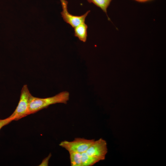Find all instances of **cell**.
Returning <instances> with one entry per match:
<instances>
[{"label": "cell", "instance_id": "1", "mask_svg": "<svg viewBox=\"0 0 166 166\" xmlns=\"http://www.w3.org/2000/svg\"><path fill=\"white\" fill-rule=\"evenodd\" d=\"M69 94L63 91L53 97L40 98L31 96L29 105V115L34 113L51 105L57 103L66 104L69 99Z\"/></svg>", "mask_w": 166, "mask_h": 166}, {"label": "cell", "instance_id": "2", "mask_svg": "<svg viewBox=\"0 0 166 166\" xmlns=\"http://www.w3.org/2000/svg\"><path fill=\"white\" fill-rule=\"evenodd\" d=\"M32 95L28 86L25 85L21 90L20 99L15 109L10 116L18 121L29 115V105L30 97Z\"/></svg>", "mask_w": 166, "mask_h": 166}, {"label": "cell", "instance_id": "3", "mask_svg": "<svg viewBox=\"0 0 166 166\" xmlns=\"http://www.w3.org/2000/svg\"><path fill=\"white\" fill-rule=\"evenodd\" d=\"M94 140V139L77 137L75 138L72 141H61L59 145L69 152H76L81 153L85 152Z\"/></svg>", "mask_w": 166, "mask_h": 166}, {"label": "cell", "instance_id": "4", "mask_svg": "<svg viewBox=\"0 0 166 166\" xmlns=\"http://www.w3.org/2000/svg\"><path fill=\"white\" fill-rule=\"evenodd\" d=\"M106 141L101 138L94 140L85 152L100 161L104 160L108 152Z\"/></svg>", "mask_w": 166, "mask_h": 166}, {"label": "cell", "instance_id": "5", "mask_svg": "<svg viewBox=\"0 0 166 166\" xmlns=\"http://www.w3.org/2000/svg\"><path fill=\"white\" fill-rule=\"evenodd\" d=\"M60 0L62 8V11L61 12V14L65 22L73 28L81 23L85 22V18L90 12V10L87 11L85 13L81 16L72 15L68 11V2L65 0Z\"/></svg>", "mask_w": 166, "mask_h": 166}, {"label": "cell", "instance_id": "6", "mask_svg": "<svg viewBox=\"0 0 166 166\" xmlns=\"http://www.w3.org/2000/svg\"><path fill=\"white\" fill-rule=\"evenodd\" d=\"M87 25L83 22L74 28V35L83 42H85L87 38Z\"/></svg>", "mask_w": 166, "mask_h": 166}, {"label": "cell", "instance_id": "7", "mask_svg": "<svg viewBox=\"0 0 166 166\" xmlns=\"http://www.w3.org/2000/svg\"><path fill=\"white\" fill-rule=\"evenodd\" d=\"M87 1L89 3H93L96 6L100 8L106 13L108 20H110L107 14V9L112 0H87Z\"/></svg>", "mask_w": 166, "mask_h": 166}, {"label": "cell", "instance_id": "8", "mask_svg": "<svg viewBox=\"0 0 166 166\" xmlns=\"http://www.w3.org/2000/svg\"><path fill=\"white\" fill-rule=\"evenodd\" d=\"M82 166H91L100 160L89 156L85 152L81 153Z\"/></svg>", "mask_w": 166, "mask_h": 166}, {"label": "cell", "instance_id": "9", "mask_svg": "<svg viewBox=\"0 0 166 166\" xmlns=\"http://www.w3.org/2000/svg\"><path fill=\"white\" fill-rule=\"evenodd\" d=\"M71 166H82L81 154L76 152H69Z\"/></svg>", "mask_w": 166, "mask_h": 166}, {"label": "cell", "instance_id": "10", "mask_svg": "<svg viewBox=\"0 0 166 166\" xmlns=\"http://www.w3.org/2000/svg\"><path fill=\"white\" fill-rule=\"evenodd\" d=\"M13 121H14V118L10 116L5 119L0 120V130L3 127Z\"/></svg>", "mask_w": 166, "mask_h": 166}, {"label": "cell", "instance_id": "11", "mask_svg": "<svg viewBox=\"0 0 166 166\" xmlns=\"http://www.w3.org/2000/svg\"><path fill=\"white\" fill-rule=\"evenodd\" d=\"M51 156V154L49 155L43 161V163H42V164L43 165H48L49 160Z\"/></svg>", "mask_w": 166, "mask_h": 166}, {"label": "cell", "instance_id": "12", "mask_svg": "<svg viewBox=\"0 0 166 166\" xmlns=\"http://www.w3.org/2000/svg\"><path fill=\"white\" fill-rule=\"evenodd\" d=\"M135 1H136L137 2H145L148 1H149L150 0H134Z\"/></svg>", "mask_w": 166, "mask_h": 166}]
</instances>
